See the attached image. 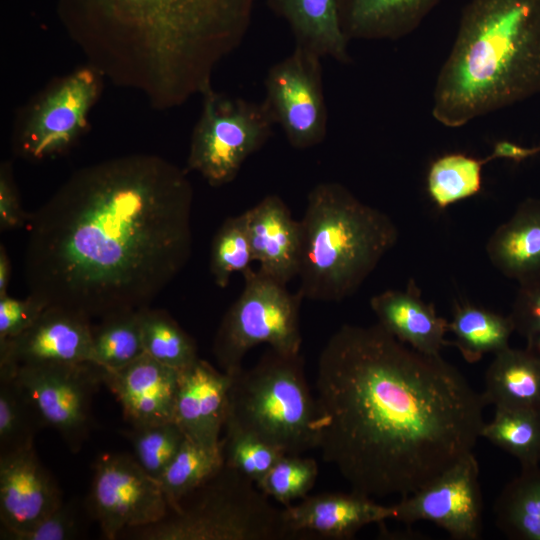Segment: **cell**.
<instances>
[{"instance_id":"cell-12","label":"cell","mask_w":540,"mask_h":540,"mask_svg":"<svg viewBox=\"0 0 540 540\" xmlns=\"http://www.w3.org/2000/svg\"><path fill=\"white\" fill-rule=\"evenodd\" d=\"M86 508L107 540L159 522L169 511L159 482L127 453H106L97 458Z\"/></svg>"},{"instance_id":"cell-10","label":"cell","mask_w":540,"mask_h":540,"mask_svg":"<svg viewBox=\"0 0 540 540\" xmlns=\"http://www.w3.org/2000/svg\"><path fill=\"white\" fill-rule=\"evenodd\" d=\"M103 80L87 64L50 84L23 109L14 130L15 153L37 161L68 150L85 131Z\"/></svg>"},{"instance_id":"cell-35","label":"cell","mask_w":540,"mask_h":540,"mask_svg":"<svg viewBox=\"0 0 540 540\" xmlns=\"http://www.w3.org/2000/svg\"><path fill=\"white\" fill-rule=\"evenodd\" d=\"M122 434L131 443L135 460L147 474L156 480L186 439L185 434L174 421L150 426H131L122 431Z\"/></svg>"},{"instance_id":"cell-17","label":"cell","mask_w":540,"mask_h":540,"mask_svg":"<svg viewBox=\"0 0 540 540\" xmlns=\"http://www.w3.org/2000/svg\"><path fill=\"white\" fill-rule=\"evenodd\" d=\"M179 373L144 353L121 369H103V384L131 426H150L173 421Z\"/></svg>"},{"instance_id":"cell-6","label":"cell","mask_w":540,"mask_h":540,"mask_svg":"<svg viewBox=\"0 0 540 540\" xmlns=\"http://www.w3.org/2000/svg\"><path fill=\"white\" fill-rule=\"evenodd\" d=\"M230 375L225 425L253 434L286 455L317 449L318 412L301 353L269 348L252 367Z\"/></svg>"},{"instance_id":"cell-25","label":"cell","mask_w":540,"mask_h":540,"mask_svg":"<svg viewBox=\"0 0 540 540\" xmlns=\"http://www.w3.org/2000/svg\"><path fill=\"white\" fill-rule=\"evenodd\" d=\"M481 394L495 408L540 411V351L509 346L494 354Z\"/></svg>"},{"instance_id":"cell-33","label":"cell","mask_w":540,"mask_h":540,"mask_svg":"<svg viewBox=\"0 0 540 540\" xmlns=\"http://www.w3.org/2000/svg\"><path fill=\"white\" fill-rule=\"evenodd\" d=\"M45 425L13 374H0V455L34 445Z\"/></svg>"},{"instance_id":"cell-13","label":"cell","mask_w":540,"mask_h":540,"mask_svg":"<svg viewBox=\"0 0 540 540\" xmlns=\"http://www.w3.org/2000/svg\"><path fill=\"white\" fill-rule=\"evenodd\" d=\"M321 57L304 48L274 63L265 78L264 104L295 149L322 143L327 135V107Z\"/></svg>"},{"instance_id":"cell-23","label":"cell","mask_w":540,"mask_h":540,"mask_svg":"<svg viewBox=\"0 0 540 540\" xmlns=\"http://www.w3.org/2000/svg\"><path fill=\"white\" fill-rule=\"evenodd\" d=\"M269 8L288 24L295 46L321 58L351 62L349 40L340 17L341 0H266Z\"/></svg>"},{"instance_id":"cell-40","label":"cell","mask_w":540,"mask_h":540,"mask_svg":"<svg viewBox=\"0 0 540 540\" xmlns=\"http://www.w3.org/2000/svg\"><path fill=\"white\" fill-rule=\"evenodd\" d=\"M47 307L45 302L30 294L24 299L8 294L0 297V341L19 336Z\"/></svg>"},{"instance_id":"cell-15","label":"cell","mask_w":540,"mask_h":540,"mask_svg":"<svg viewBox=\"0 0 540 540\" xmlns=\"http://www.w3.org/2000/svg\"><path fill=\"white\" fill-rule=\"evenodd\" d=\"M92 324L88 317L48 306L19 336L0 341V372L18 366L90 362Z\"/></svg>"},{"instance_id":"cell-7","label":"cell","mask_w":540,"mask_h":540,"mask_svg":"<svg viewBox=\"0 0 540 540\" xmlns=\"http://www.w3.org/2000/svg\"><path fill=\"white\" fill-rule=\"evenodd\" d=\"M224 465L151 525L121 534L138 540H284L292 538L284 509Z\"/></svg>"},{"instance_id":"cell-28","label":"cell","mask_w":540,"mask_h":540,"mask_svg":"<svg viewBox=\"0 0 540 540\" xmlns=\"http://www.w3.org/2000/svg\"><path fill=\"white\" fill-rule=\"evenodd\" d=\"M225 465L222 440L215 447L188 438L158 478L169 509L217 474Z\"/></svg>"},{"instance_id":"cell-1","label":"cell","mask_w":540,"mask_h":540,"mask_svg":"<svg viewBox=\"0 0 540 540\" xmlns=\"http://www.w3.org/2000/svg\"><path fill=\"white\" fill-rule=\"evenodd\" d=\"M314 389L323 461L370 498L417 491L473 452L485 423L482 394L455 366L378 323L329 337Z\"/></svg>"},{"instance_id":"cell-5","label":"cell","mask_w":540,"mask_h":540,"mask_svg":"<svg viewBox=\"0 0 540 540\" xmlns=\"http://www.w3.org/2000/svg\"><path fill=\"white\" fill-rule=\"evenodd\" d=\"M300 224L297 292L317 302H340L353 295L399 237L386 213L332 181L309 191Z\"/></svg>"},{"instance_id":"cell-41","label":"cell","mask_w":540,"mask_h":540,"mask_svg":"<svg viewBox=\"0 0 540 540\" xmlns=\"http://www.w3.org/2000/svg\"><path fill=\"white\" fill-rule=\"evenodd\" d=\"M28 217L20 203L11 164L4 162L0 168V229L6 231L23 227Z\"/></svg>"},{"instance_id":"cell-9","label":"cell","mask_w":540,"mask_h":540,"mask_svg":"<svg viewBox=\"0 0 540 540\" xmlns=\"http://www.w3.org/2000/svg\"><path fill=\"white\" fill-rule=\"evenodd\" d=\"M201 97L185 170L219 187L237 177L247 158L268 141L275 122L264 102L231 97L213 87Z\"/></svg>"},{"instance_id":"cell-30","label":"cell","mask_w":540,"mask_h":540,"mask_svg":"<svg viewBox=\"0 0 540 540\" xmlns=\"http://www.w3.org/2000/svg\"><path fill=\"white\" fill-rule=\"evenodd\" d=\"M480 436L515 457L521 468L539 466L540 411L495 408Z\"/></svg>"},{"instance_id":"cell-21","label":"cell","mask_w":540,"mask_h":540,"mask_svg":"<svg viewBox=\"0 0 540 540\" xmlns=\"http://www.w3.org/2000/svg\"><path fill=\"white\" fill-rule=\"evenodd\" d=\"M369 304L377 323L411 348L440 355L450 345L445 339L448 321L437 314L433 303L423 300L413 279L405 290H385L372 296Z\"/></svg>"},{"instance_id":"cell-27","label":"cell","mask_w":540,"mask_h":540,"mask_svg":"<svg viewBox=\"0 0 540 540\" xmlns=\"http://www.w3.org/2000/svg\"><path fill=\"white\" fill-rule=\"evenodd\" d=\"M493 513L496 526L507 538L540 540V467L521 468L502 488Z\"/></svg>"},{"instance_id":"cell-2","label":"cell","mask_w":540,"mask_h":540,"mask_svg":"<svg viewBox=\"0 0 540 540\" xmlns=\"http://www.w3.org/2000/svg\"><path fill=\"white\" fill-rule=\"evenodd\" d=\"M193 188L153 154L75 171L28 217V294L89 319L149 307L188 263Z\"/></svg>"},{"instance_id":"cell-34","label":"cell","mask_w":540,"mask_h":540,"mask_svg":"<svg viewBox=\"0 0 540 540\" xmlns=\"http://www.w3.org/2000/svg\"><path fill=\"white\" fill-rule=\"evenodd\" d=\"M253 262L245 212L227 218L215 233L210 249V273L225 288L233 273L241 274Z\"/></svg>"},{"instance_id":"cell-37","label":"cell","mask_w":540,"mask_h":540,"mask_svg":"<svg viewBox=\"0 0 540 540\" xmlns=\"http://www.w3.org/2000/svg\"><path fill=\"white\" fill-rule=\"evenodd\" d=\"M221 438L225 465L239 471L256 485L286 455L276 447L231 425L224 426Z\"/></svg>"},{"instance_id":"cell-43","label":"cell","mask_w":540,"mask_h":540,"mask_svg":"<svg viewBox=\"0 0 540 540\" xmlns=\"http://www.w3.org/2000/svg\"><path fill=\"white\" fill-rule=\"evenodd\" d=\"M11 276V262L4 245L0 247V297L7 295Z\"/></svg>"},{"instance_id":"cell-8","label":"cell","mask_w":540,"mask_h":540,"mask_svg":"<svg viewBox=\"0 0 540 540\" xmlns=\"http://www.w3.org/2000/svg\"><path fill=\"white\" fill-rule=\"evenodd\" d=\"M244 287L226 311L216 332L212 353L222 371L243 367L247 353L260 344L282 353H300L302 296L260 270L242 273Z\"/></svg>"},{"instance_id":"cell-11","label":"cell","mask_w":540,"mask_h":540,"mask_svg":"<svg viewBox=\"0 0 540 540\" xmlns=\"http://www.w3.org/2000/svg\"><path fill=\"white\" fill-rule=\"evenodd\" d=\"M13 377L45 427L53 428L71 452H79L94 425L91 405L103 384V368L92 362L23 365Z\"/></svg>"},{"instance_id":"cell-39","label":"cell","mask_w":540,"mask_h":540,"mask_svg":"<svg viewBox=\"0 0 540 540\" xmlns=\"http://www.w3.org/2000/svg\"><path fill=\"white\" fill-rule=\"evenodd\" d=\"M509 316L527 347L540 351V275L519 282Z\"/></svg>"},{"instance_id":"cell-32","label":"cell","mask_w":540,"mask_h":540,"mask_svg":"<svg viewBox=\"0 0 540 540\" xmlns=\"http://www.w3.org/2000/svg\"><path fill=\"white\" fill-rule=\"evenodd\" d=\"M139 315L145 354L179 371L199 359L194 339L166 311L146 307Z\"/></svg>"},{"instance_id":"cell-38","label":"cell","mask_w":540,"mask_h":540,"mask_svg":"<svg viewBox=\"0 0 540 540\" xmlns=\"http://www.w3.org/2000/svg\"><path fill=\"white\" fill-rule=\"evenodd\" d=\"M84 530L81 506L77 499L63 503L49 516L29 531L22 533L0 532L2 540H71Z\"/></svg>"},{"instance_id":"cell-26","label":"cell","mask_w":540,"mask_h":540,"mask_svg":"<svg viewBox=\"0 0 540 540\" xmlns=\"http://www.w3.org/2000/svg\"><path fill=\"white\" fill-rule=\"evenodd\" d=\"M448 331L455 338L449 344L458 349L466 362L476 363L485 354H496L509 347L515 329L509 315H501L469 301H456Z\"/></svg>"},{"instance_id":"cell-16","label":"cell","mask_w":540,"mask_h":540,"mask_svg":"<svg viewBox=\"0 0 540 540\" xmlns=\"http://www.w3.org/2000/svg\"><path fill=\"white\" fill-rule=\"evenodd\" d=\"M52 474L34 445L0 455V532L31 530L63 503Z\"/></svg>"},{"instance_id":"cell-31","label":"cell","mask_w":540,"mask_h":540,"mask_svg":"<svg viewBox=\"0 0 540 540\" xmlns=\"http://www.w3.org/2000/svg\"><path fill=\"white\" fill-rule=\"evenodd\" d=\"M143 354L139 310L107 316L92 326L90 362L118 370Z\"/></svg>"},{"instance_id":"cell-24","label":"cell","mask_w":540,"mask_h":540,"mask_svg":"<svg viewBox=\"0 0 540 540\" xmlns=\"http://www.w3.org/2000/svg\"><path fill=\"white\" fill-rule=\"evenodd\" d=\"M441 0H341L344 34L352 40H398L415 31Z\"/></svg>"},{"instance_id":"cell-36","label":"cell","mask_w":540,"mask_h":540,"mask_svg":"<svg viewBox=\"0 0 540 540\" xmlns=\"http://www.w3.org/2000/svg\"><path fill=\"white\" fill-rule=\"evenodd\" d=\"M318 473L319 467L313 458L283 455L257 486L267 497L288 507L295 500L308 496Z\"/></svg>"},{"instance_id":"cell-29","label":"cell","mask_w":540,"mask_h":540,"mask_svg":"<svg viewBox=\"0 0 540 540\" xmlns=\"http://www.w3.org/2000/svg\"><path fill=\"white\" fill-rule=\"evenodd\" d=\"M490 159L464 153H447L429 166L426 189L433 204L440 210L477 195L482 188V169Z\"/></svg>"},{"instance_id":"cell-14","label":"cell","mask_w":540,"mask_h":540,"mask_svg":"<svg viewBox=\"0 0 540 540\" xmlns=\"http://www.w3.org/2000/svg\"><path fill=\"white\" fill-rule=\"evenodd\" d=\"M479 463L468 453L435 479L392 505L393 519L406 524L429 521L454 540H478L483 530Z\"/></svg>"},{"instance_id":"cell-20","label":"cell","mask_w":540,"mask_h":540,"mask_svg":"<svg viewBox=\"0 0 540 540\" xmlns=\"http://www.w3.org/2000/svg\"><path fill=\"white\" fill-rule=\"evenodd\" d=\"M253 262L258 270L287 285L297 277L301 251L300 220L283 199L270 194L245 211Z\"/></svg>"},{"instance_id":"cell-3","label":"cell","mask_w":540,"mask_h":540,"mask_svg":"<svg viewBox=\"0 0 540 540\" xmlns=\"http://www.w3.org/2000/svg\"><path fill=\"white\" fill-rule=\"evenodd\" d=\"M256 0H57L69 37L104 79L156 110L212 86L249 29Z\"/></svg>"},{"instance_id":"cell-18","label":"cell","mask_w":540,"mask_h":540,"mask_svg":"<svg viewBox=\"0 0 540 540\" xmlns=\"http://www.w3.org/2000/svg\"><path fill=\"white\" fill-rule=\"evenodd\" d=\"M288 529L295 536L320 539H352L363 527L393 519V506L351 491L306 496L298 504L284 508Z\"/></svg>"},{"instance_id":"cell-19","label":"cell","mask_w":540,"mask_h":540,"mask_svg":"<svg viewBox=\"0 0 540 540\" xmlns=\"http://www.w3.org/2000/svg\"><path fill=\"white\" fill-rule=\"evenodd\" d=\"M231 375L198 359L179 373L173 421L186 438L220 445L227 416Z\"/></svg>"},{"instance_id":"cell-42","label":"cell","mask_w":540,"mask_h":540,"mask_svg":"<svg viewBox=\"0 0 540 540\" xmlns=\"http://www.w3.org/2000/svg\"><path fill=\"white\" fill-rule=\"evenodd\" d=\"M539 153L540 145L524 147L511 141L501 140L495 143L492 152L488 155V158L490 161L495 159H505L520 163Z\"/></svg>"},{"instance_id":"cell-22","label":"cell","mask_w":540,"mask_h":540,"mask_svg":"<svg viewBox=\"0 0 540 540\" xmlns=\"http://www.w3.org/2000/svg\"><path fill=\"white\" fill-rule=\"evenodd\" d=\"M491 264L519 282L540 275V199L526 198L486 243Z\"/></svg>"},{"instance_id":"cell-4","label":"cell","mask_w":540,"mask_h":540,"mask_svg":"<svg viewBox=\"0 0 540 540\" xmlns=\"http://www.w3.org/2000/svg\"><path fill=\"white\" fill-rule=\"evenodd\" d=\"M538 94L540 0H470L435 82V120L458 128Z\"/></svg>"}]
</instances>
